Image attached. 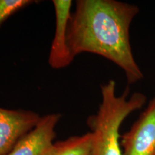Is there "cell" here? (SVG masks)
Segmentation results:
<instances>
[{"label":"cell","instance_id":"cell-3","mask_svg":"<svg viewBox=\"0 0 155 155\" xmlns=\"http://www.w3.org/2000/svg\"><path fill=\"white\" fill-rule=\"evenodd\" d=\"M123 155H155V94L138 119L121 136Z\"/></svg>","mask_w":155,"mask_h":155},{"label":"cell","instance_id":"cell-6","mask_svg":"<svg viewBox=\"0 0 155 155\" xmlns=\"http://www.w3.org/2000/svg\"><path fill=\"white\" fill-rule=\"evenodd\" d=\"M55 12V31L49 55L50 65L60 69L68 66L74 58L68 45V28L71 18V0H53Z\"/></svg>","mask_w":155,"mask_h":155},{"label":"cell","instance_id":"cell-5","mask_svg":"<svg viewBox=\"0 0 155 155\" xmlns=\"http://www.w3.org/2000/svg\"><path fill=\"white\" fill-rule=\"evenodd\" d=\"M40 119V115L34 111L0 108V155L8 154Z\"/></svg>","mask_w":155,"mask_h":155},{"label":"cell","instance_id":"cell-7","mask_svg":"<svg viewBox=\"0 0 155 155\" xmlns=\"http://www.w3.org/2000/svg\"><path fill=\"white\" fill-rule=\"evenodd\" d=\"M92 140L91 132L73 136L64 141L54 143L48 155H88Z\"/></svg>","mask_w":155,"mask_h":155},{"label":"cell","instance_id":"cell-4","mask_svg":"<svg viewBox=\"0 0 155 155\" xmlns=\"http://www.w3.org/2000/svg\"><path fill=\"white\" fill-rule=\"evenodd\" d=\"M61 117V114L55 113L40 117L7 155H48L54 144L55 127Z\"/></svg>","mask_w":155,"mask_h":155},{"label":"cell","instance_id":"cell-1","mask_svg":"<svg viewBox=\"0 0 155 155\" xmlns=\"http://www.w3.org/2000/svg\"><path fill=\"white\" fill-rule=\"evenodd\" d=\"M139 9L116 0H78L68 28V45L73 58L83 53L98 55L121 68L131 85L144 78L134 57L131 24Z\"/></svg>","mask_w":155,"mask_h":155},{"label":"cell","instance_id":"cell-8","mask_svg":"<svg viewBox=\"0 0 155 155\" xmlns=\"http://www.w3.org/2000/svg\"><path fill=\"white\" fill-rule=\"evenodd\" d=\"M34 2L32 0H0V26L19 9Z\"/></svg>","mask_w":155,"mask_h":155},{"label":"cell","instance_id":"cell-2","mask_svg":"<svg viewBox=\"0 0 155 155\" xmlns=\"http://www.w3.org/2000/svg\"><path fill=\"white\" fill-rule=\"evenodd\" d=\"M101 102L98 111L87 120L93 134L88 155H123L120 127L131 114L144 107L147 96L139 92L129 96V87L121 96H117L114 80L101 85Z\"/></svg>","mask_w":155,"mask_h":155}]
</instances>
